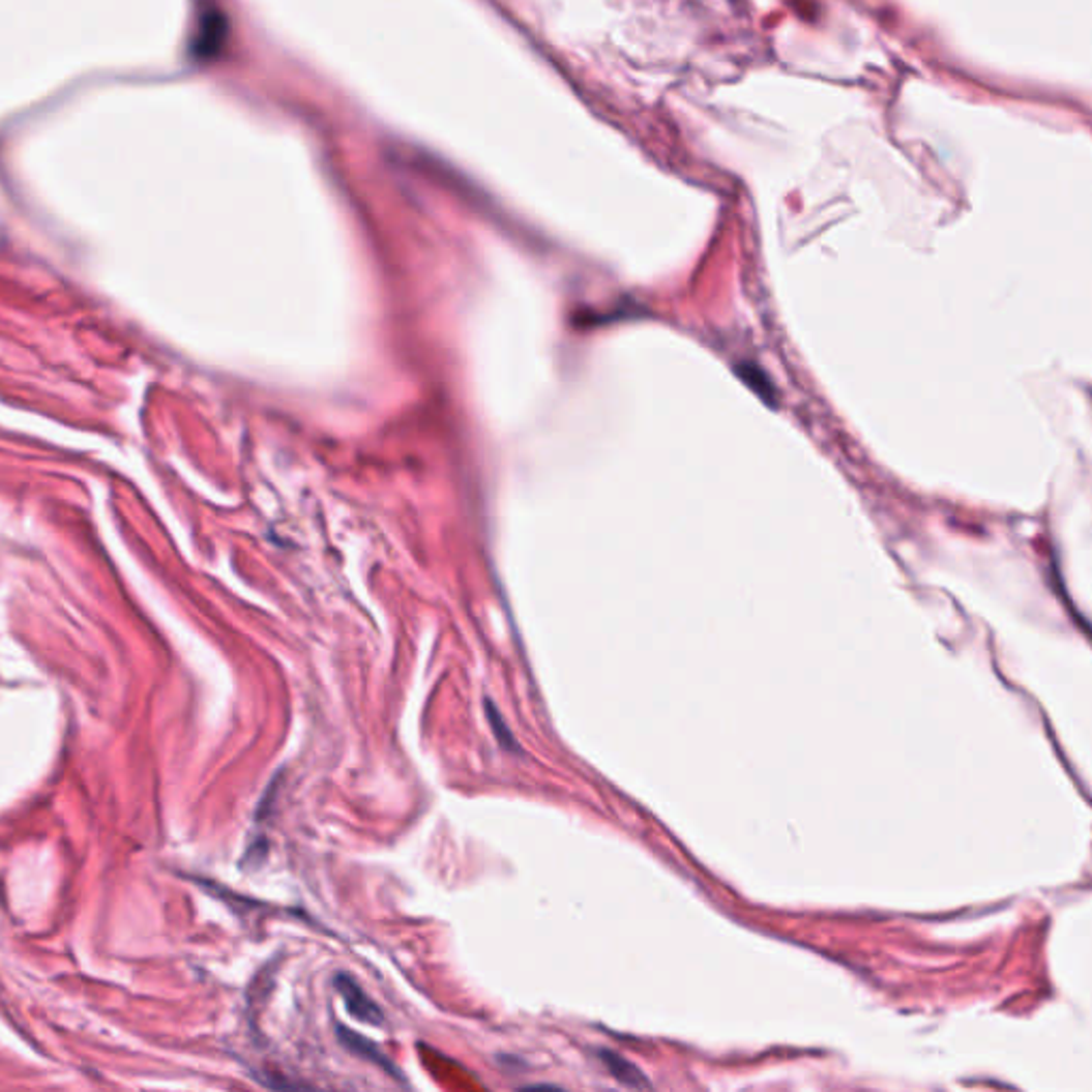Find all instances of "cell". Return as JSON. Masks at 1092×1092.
Listing matches in <instances>:
<instances>
[{"instance_id": "1", "label": "cell", "mask_w": 1092, "mask_h": 1092, "mask_svg": "<svg viewBox=\"0 0 1092 1092\" xmlns=\"http://www.w3.org/2000/svg\"><path fill=\"white\" fill-rule=\"evenodd\" d=\"M227 34H229L227 16L216 5H205L199 16V26L195 34V46H193L195 56L203 60L218 56L220 50L225 48Z\"/></svg>"}, {"instance_id": "2", "label": "cell", "mask_w": 1092, "mask_h": 1092, "mask_svg": "<svg viewBox=\"0 0 1092 1092\" xmlns=\"http://www.w3.org/2000/svg\"><path fill=\"white\" fill-rule=\"evenodd\" d=\"M335 988L342 995L348 1013H352L357 1020H361V1023H367L372 1027H380L384 1023V1015L380 1007L359 988V983L355 979L348 975H337Z\"/></svg>"}, {"instance_id": "3", "label": "cell", "mask_w": 1092, "mask_h": 1092, "mask_svg": "<svg viewBox=\"0 0 1092 1092\" xmlns=\"http://www.w3.org/2000/svg\"><path fill=\"white\" fill-rule=\"evenodd\" d=\"M337 1037H340V1043H342L346 1050H350L352 1054L361 1056V1059H365V1061L378 1065L380 1069H386L389 1073H393L395 1078H402L400 1071H397V1067L391 1065V1061L386 1059V1056H384V1054H382V1052H380L370 1039L361 1037V1035L355 1033V1031L344 1029V1027H337Z\"/></svg>"}, {"instance_id": "4", "label": "cell", "mask_w": 1092, "mask_h": 1092, "mask_svg": "<svg viewBox=\"0 0 1092 1092\" xmlns=\"http://www.w3.org/2000/svg\"><path fill=\"white\" fill-rule=\"evenodd\" d=\"M602 1056V1063L609 1067V1071L613 1073V1078H617L621 1084L625 1086H633V1088H647L649 1082L645 1080L643 1071L633 1067L631 1063H627L625 1059H621L619 1054L615 1052H609V1050H602L600 1052Z\"/></svg>"}, {"instance_id": "5", "label": "cell", "mask_w": 1092, "mask_h": 1092, "mask_svg": "<svg viewBox=\"0 0 1092 1092\" xmlns=\"http://www.w3.org/2000/svg\"><path fill=\"white\" fill-rule=\"evenodd\" d=\"M484 709H486V717H489V724H491L493 732H496V738H498V743H500V745H502V747H504L506 751H510V754H519V743L514 741V736H512L510 728L506 726L504 717L500 715V711H498V707H496V704H493V702H491V700L486 698V702H484Z\"/></svg>"}]
</instances>
